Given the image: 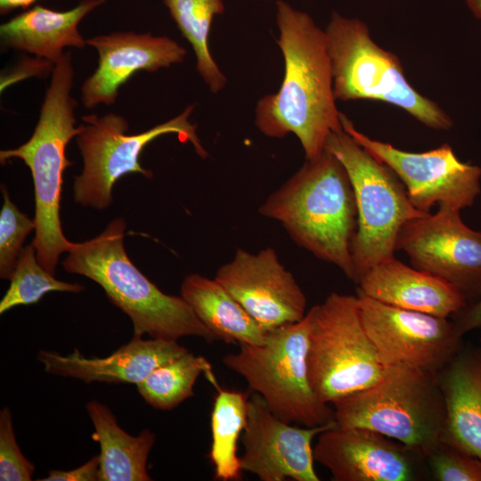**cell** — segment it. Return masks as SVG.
Segmentation results:
<instances>
[{
	"label": "cell",
	"instance_id": "obj_1",
	"mask_svg": "<svg viewBox=\"0 0 481 481\" xmlns=\"http://www.w3.org/2000/svg\"><path fill=\"white\" fill-rule=\"evenodd\" d=\"M275 9L284 77L276 93L258 100L255 124L268 137L294 134L306 159H313L331 133L343 131L326 36L308 13L289 3L278 0Z\"/></svg>",
	"mask_w": 481,
	"mask_h": 481
},
{
	"label": "cell",
	"instance_id": "obj_2",
	"mask_svg": "<svg viewBox=\"0 0 481 481\" xmlns=\"http://www.w3.org/2000/svg\"><path fill=\"white\" fill-rule=\"evenodd\" d=\"M258 211L279 222L298 245L354 281L351 248L357 229L356 200L344 165L329 150L306 159Z\"/></svg>",
	"mask_w": 481,
	"mask_h": 481
},
{
	"label": "cell",
	"instance_id": "obj_3",
	"mask_svg": "<svg viewBox=\"0 0 481 481\" xmlns=\"http://www.w3.org/2000/svg\"><path fill=\"white\" fill-rule=\"evenodd\" d=\"M125 220L118 217L94 238L74 243L62 261L64 270L99 284L109 300L131 319L133 337L217 340L182 296L162 292L134 265L125 249Z\"/></svg>",
	"mask_w": 481,
	"mask_h": 481
},
{
	"label": "cell",
	"instance_id": "obj_4",
	"mask_svg": "<svg viewBox=\"0 0 481 481\" xmlns=\"http://www.w3.org/2000/svg\"><path fill=\"white\" fill-rule=\"evenodd\" d=\"M74 77L71 53L66 51L54 65L32 135L19 147L0 151L2 165L16 158L30 169L36 205L31 244L38 263L53 275L60 255L74 244L64 236L60 218L63 172L73 165L66 149L80 132L75 117L77 102L71 96Z\"/></svg>",
	"mask_w": 481,
	"mask_h": 481
},
{
	"label": "cell",
	"instance_id": "obj_5",
	"mask_svg": "<svg viewBox=\"0 0 481 481\" xmlns=\"http://www.w3.org/2000/svg\"><path fill=\"white\" fill-rule=\"evenodd\" d=\"M333 405L338 426L374 430L426 459L441 443L445 405L436 373L406 363L386 366L375 384Z\"/></svg>",
	"mask_w": 481,
	"mask_h": 481
},
{
	"label": "cell",
	"instance_id": "obj_6",
	"mask_svg": "<svg viewBox=\"0 0 481 481\" xmlns=\"http://www.w3.org/2000/svg\"><path fill=\"white\" fill-rule=\"evenodd\" d=\"M336 100H375L401 108L424 126L449 130L453 122L406 79L399 58L380 47L368 26L333 12L324 30Z\"/></svg>",
	"mask_w": 481,
	"mask_h": 481
},
{
	"label": "cell",
	"instance_id": "obj_7",
	"mask_svg": "<svg viewBox=\"0 0 481 481\" xmlns=\"http://www.w3.org/2000/svg\"><path fill=\"white\" fill-rule=\"evenodd\" d=\"M309 322L286 324L266 332L261 345L241 344L223 363L242 377L281 420L304 427L336 422L335 411L314 394L308 379Z\"/></svg>",
	"mask_w": 481,
	"mask_h": 481
},
{
	"label": "cell",
	"instance_id": "obj_8",
	"mask_svg": "<svg viewBox=\"0 0 481 481\" xmlns=\"http://www.w3.org/2000/svg\"><path fill=\"white\" fill-rule=\"evenodd\" d=\"M325 148L344 165L357 206V229L351 254L354 282L377 264L394 257L403 225L428 213L412 203L395 173L376 159L344 130L331 133Z\"/></svg>",
	"mask_w": 481,
	"mask_h": 481
},
{
	"label": "cell",
	"instance_id": "obj_9",
	"mask_svg": "<svg viewBox=\"0 0 481 481\" xmlns=\"http://www.w3.org/2000/svg\"><path fill=\"white\" fill-rule=\"evenodd\" d=\"M306 315L308 379L321 401L334 404L381 378L385 367L363 327L356 295L331 292Z\"/></svg>",
	"mask_w": 481,
	"mask_h": 481
},
{
	"label": "cell",
	"instance_id": "obj_10",
	"mask_svg": "<svg viewBox=\"0 0 481 481\" xmlns=\"http://www.w3.org/2000/svg\"><path fill=\"white\" fill-rule=\"evenodd\" d=\"M194 104L180 114L142 133L128 135L129 124L121 115L110 112L81 117L80 132L76 136L83 159V169L74 177V201L81 206L104 209L112 202L114 183L123 175L138 173L146 178L152 172L140 163L147 144L160 135L176 134L183 143H191L196 153L205 159L208 152L190 121Z\"/></svg>",
	"mask_w": 481,
	"mask_h": 481
},
{
	"label": "cell",
	"instance_id": "obj_11",
	"mask_svg": "<svg viewBox=\"0 0 481 481\" xmlns=\"http://www.w3.org/2000/svg\"><path fill=\"white\" fill-rule=\"evenodd\" d=\"M343 130L403 182L413 206L430 213L434 206L461 210L471 207L481 192V167L463 162L448 143L423 152L400 150L358 131L342 112Z\"/></svg>",
	"mask_w": 481,
	"mask_h": 481
},
{
	"label": "cell",
	"instance_id": "obj_12",
	"mask_svg": "<svg viewBox=\"0 0 481 481\" xmlns=\"http://www.w3.org/2000/svg\"><path fill=\"white\" fill-rule=\"evenodd\" d=\"M365 331L384 366L406 363L434 373L463 346L452 319L390 306L356 289Z\"/></svg>",
	"mask_w": 481,
	"mask_h": 481
},
{
	"label": "cell",
	"instance_id": "obj_13",
	"mask_svg": "<svg viewBox=\"0 0 481 481\" xmlns=\"http://www.w3.org/2000/svg\"><path fill=\"white\" fill-rule=\"evenodd\" d=\"M395 250L405 252L414 268L452 285L467 304L481 298V231L469 227L461 210L440 206L434 214L409 220Z\"/></svg>",
	"mask_w": 481,
	"mask_h": 481
},
{
	"label": "cell",
	"instance_id": "obj_14",
	"mask_svg": "<svg viewBox=\"0 0 481 481\" xmlns=\"http://www.w3.org/2000/svg\"><path fill=\"white\" fill-rule=\"evenodd\" d=\"M265 332L306 314V297L271 247L251 253L237 249L214 277Z\"/></svg>",
	"mask_w": 481,
	"mask_h": 481
},
{
	"label": "cell",
	"instance_id": "obj_15",
	"mask_svg": "<svg viewBox=\"0 0 481 481\" xmlns=\"http://www.w3.org/2000/svg\"><path fill=\"white\" fill-rule=\"evenodd\" d=\"M314 461L334 481H415L424 476V455L371 429L338 424L318 435Z\"/></svg>",
	"mask_w": 481,
	"mask_h": 481
},
{
	"label": "cell",
	"instance_id": "obj_16",
	"mask_svg": "<svg viewBox=\"0 0 481 481\" xmlns=\"http://www.w3.org/2000/svg\"><path fill=\"white\" fill-rule=\"evenodd\" d=\"M337 425L292 426L273 414L257 393L249 398L247 423L241 436V469L262 481H319L313 439Z\"/></svg>",
	"mask_w": 481,
	"mask_h": 481
},
{
	"label": "cell",
	"instance_id": "obj_17",
	"mask_svg": "<svg viewBox=\"0 0 481 481\" xmlns=\"http://www.w3.org/2000/svg\"><path fill=\"white\" fill-rule=\"evenodd\" d=\"M86 44L99 55L95 70L80 89L86 109L115 104L120 87L135 73L169 68L183 62L187 54L175 40L150 32L115 31L86 38Z\"/></svg>",
	"mask_w": 481,
	"mask_h": 481
},
{
	"label": "cell",
	"instance_id": "obj_18",
	"mask_svg": "<svg viewBox=\"0 0 481 481\" xmlns=\"http://www.w3.org/2000/svg\"><path fill=\"white\" fill-rule=\"evenodd\" d=\"M188 352L176 340L133 337L127 344L103 358H86L75 348L68 355L40 350L37 359L45 371L54 375L75 378L86 383L137 385L156 368Z\"/></svg>",
	"mask_w": 481,
	"mask_h": 481
},
{
	"label": "cell",
	"instance_id": "obj_19",
	"mask_svg": "<svg viewBox=\"0 0 481 481\" xmlns=\"http://www.w3.org/2000/svg\"><path fill=\"white\" fill-rule=\"evenodd\" d=\"M356 289L390 306L445 318L467 305L452 285L395 257L371 267L359 280Z\"/></svg>",
	"mask_w": 481,
	"mask_h": 481
},
{
	"label": "cell",
	"instance_id": "obj_20",
	"mask_svg": "<svg viewBox=\"0 0 481 481\" xmlns=\"http://www.w3.org/2000/svg\"><path fill=\"white\" fill-rule=\"evenodd\" d=\"M445 405L441 443L481 459V344H463L437 372Z\"/></svg>",
	"mask_w": 481,
	"mask_h": 481
},
{
	"label": "cell",
	"instance_id": "obj_21",
	"mask_svg": "<svg viewBox=\"0 0 481 481\" xmlns=\"http://www.w3.org/2000/svg\"><path fill=\"white\" fill-rule=\"evenodd\" d=\"M106 0H81L68 11H55L37 4L0 26V43L56 63L68 47L83 49L86 38L78 30L80 21L104 4Z\"/></svg>",
	"mask_w": 481,
	"mask_h": 481
},
{
	"label": "cell",
	"instance_id": "obj_22",
	"mask_svg": "<svg viewBox=\"0 0 481 481\" xmlns=\"http://www.w3.org/2000/svg\"><path fill=\"white\" fill-rule=\"evenodd\" d=\"M180 292L217 340L239 345L265 343L266 332L215 278L189 274Z\"/></svg>",
	"mask_w": 481,
	"mask_h": 481
},
{
	"label": "cell",
	"instance_id": "obj_23",
	"mask_svg": "<svg viewBox=\"0 0 481 481\" xmlns=\"http://www.w3.org/2000/svg\"><path fill=\"white\" fill-rule=\"evenodd\" d=\"M94 424L93 439L100 444L99 481H149L147 460L155 443L149 429L133 436L117 423L112 412L98 401L86 405Z\"/></svg>",
	"mask_w": 481,
	"mask_h": 481
},
{
	"label": "cell",
	"instance_id": "obj_24",
	"mask_svg": "<svg viewBox=\"0 0 481 481\" xmlns=\"http://www.w3.org/2000/svg\"><path fill=\"white\" fill-rule=\"evenodd\" d=\"M249 398L242 391L218 388L211 412L212 441L208 453L216 479H241L243 471L237 443L247 423Z\"/></svg>",
	"mask_w": 481,
	"mask_h": 481
},
{
	"label": "cell",
	"instance_id": "obj_25",
	"mask_svg": "<svg viewBox=\"0 0 481 481\" xmlns=\"http://www.w3.org/2000/svg\"><path fill=\"white\" fill-rule=\"evenodd\" d=\"M164 4L196 57V70L209 90L217 94L227 79L208 48L211 25L224 12L223 0H164Z\"/></svg>",
	"mask_w": 481,
	"mask_h": 481
},
{
	"label": "cell",
	"instance_id": "obj_26",
	"mask_svg": "<svg viewBox=\"0 0 481 481\" xmlns=\"http://www.w3.org/2000/svg\"><path fill=\"white\" fill-rule=\"evenodd\" d=\"M201 373L220 388L210 363L190 352L156 368L136 386L147 404L155 409L168 411L193 395V386Z\"/></svg>",
	"mask_w": 481,
	"mask_h": 481
},
{
	"label": "cell",
	"instance_id": "obj_27",
	"mask_svg": "<svg viewBox=\"0 0 481 481\" xmlns=\"http://www.w3.org/2000/svg\"><path fill=\"white\" fill-rule=\"evenodd\" d=\"M10 281V286L0 302L1 314L14 306L35 304L48 292L78 293L85 289L77 282L69 283L55 279L38 263L32 244L23 248Z\"/></svg>",
	"mask_w": 481,
	"mask_h": 481
},
{
	"label": "cell",
	"instance_id": "obj_28",
	"mask_svg": "<svg viewBox=\"0 0 481 481\" xmlns=\"http://www.w3.org/2000/svg\"><path fill=\"white\" fill-rule=\"evenodd\" d=\"M1 191L4 202L0 211V277L10 280L26 237L36 229V221L15 206L4 184H1Z\"/></svg>",
	"mask_w": 481,
	"mask_h": 481
},
{
	"label": "cell",
	"instance_id": "obj_29",
	"mask_svg": "<svg viewBox=\"0 0 481 481\" xmlns=\"http://www.w3.org/2000/svg\"><path fill=\"white\" fill-rule=\"evenodd\" d=\"M427 463L436 481H481V459L444 443L431 451Z\"/></svg>",
	"mask_w": 481,
	"mask_h": 481
},
{
	"label": "cell",
	"instance_id": "obj_30",
	"mask_svg": "<svg viewBox=\"0 0 481 481\" xmlns=\"http://www.w3.org/2000/svg\"><path fill=\"white\" fill-rule=\"evenodd\" d=\"M34 465L22 454L15 439L12 413L8 407L0 412V480L29 481Z\"/></svg>",
	"mask_w": 481,
	"mask_h": 481
},
{
	"label": "cell",
	"instance_id": "obj_31",
	"mask_svg": "<svg viewBox=\"0 0 481 481\" xmlns=\"http://www.w3.org/2000/svg\"><path fill=\"white\" fill-rule=\"evenodd\" d=\"M54 65V62L46 59L24 56L9 70L1 74L0 92L3 93L8 86L31 77H44L52 75Z\"/></svg>",
	"mask_w": 481,
	"mask_h": 481
},
{
	"label": "cell",
	"instance_id": "obj_32",
	"mask_svg": "<svg viewBox=\"0 0 481 481\" xmlns=\"http://www.w3.org/2000/svg\"><path fill=\"white\" fill-rule=\"evenodd\" d=\"M100 457L94 456L89 461L71 470H51L42 481H99Z\"/></svg>",
	"mask_w": 481,
	"mask_h": 481
},
{
	"label": "cell",
	"instance_id": "obj_33",
	"mask_svg": "<svg viewBox=\"0 0 481 481\" xmlns=\"http://www.w3.org/2000/svg\"><path fill=\"white\" fill-rule=\"evenodd\" d=\"M451 319L461 336L473 330L481 331V298L467 304L452 314Z\"/></svg>",
	"mask_w": 481,
	"mask_h": 481
},
{
	"label": "cell",
	"instance_id": "obj_34",
	"mask_svg": "<svg viewBox=\"0 0 481 481\" xmlns=\"http://www.w3.org/2000/svg\"><path fill=\"white\" fill-rule=\"evenodd\" d=\"M37 0H0V13L7 14L16 9H29Z\"/></svg>",
	"mask_w": 481,
	"mask_h": 481
},
{
	"label": "cell",
	"instance_id": "obj_35",
	"mask_svg": "<svg viewBox=\"0 0 481 481\" xmlns=\"http://www.w3.org/2000/svg\"><path fill=\"white\" fill-rule=\"evenodd\" d=\"M465 3L473 15L481 20V0H465Z\"/></svg>",
	"mask_w": 481,
	"mask_h": 481
},
{
	"label": "cell",
	"instance_id": "obj_36",
	"mask_svg": "<svg viewBox=\"0 0 481 481\" xmlns=\"http://www.w3.org/2000/svg\"><path fill=\"white\" fill-rule=\"evenodd\" d=\"M480 344H481V339H480Z\"/></svg>",
	"mask_w": 481,
	"mask_h": 481
}]
</instances>
